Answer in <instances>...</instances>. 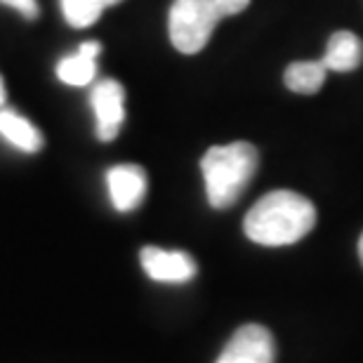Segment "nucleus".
Segmentation results:
<instances>
[{"instance_id": "obj_15", "label": "nucleus", "mask_w": 363, "mask_h": 363, "mask_svg": "<svg viewBox=\"0 0 363 363\" xmlns=\"http://www.w3.org/2000/svg\"><path fill=\"white\" fill-rule=\"evenodd\" d=\"M5 97H7V94H5V85H3V78H0V106L5 104Z\"/></svg>"}, {"instance_id": "obj_9", "label": "nucleus", "mask_w": 363, "mask_h": 363, "mask_svg": "<svg viewBox=\"0 0 363 363\" xmlns=\"http://www.w3.org/2000/svg\"><path fill=\"white\" fill-rule=\"evenodd\" d=\"M0 135L26 154H35V151L43 149L40 130L14 111H0Z\"/></svg>"}, {"instance_id": "obj_13", "label": "nucleus", "mask_w": 363, "mask_h": 363, "mask_svg": "<svg viewBox=\"0 0 363 363\" xmlns=\"http://www.w3.org/2000/svg\"><path fill=\"white\" fill-rule=\"evenodd\" d=\"M213 3L222 17H234V14L243 12L250 5V0H213Z\"/></svg>"}, {"instance_id": "obj_6", "label": "nucleus", "mask_w": 363, "mask_h": 363, "mask_svg": "<svg viewBox=\"0 0 363 363\" xmlns=\"http://www.w3.org/2000/svg\"><path fill=\"white\" fill-rule=\"evenodd\" d=\"M142 269L149 279L158 283H186L196 276V259L182 250H163L147 245L140 252Z\"/></svg>"}, {"instance_id": "obj_2", "label": "nucleus", "mask_w": 363, "mask_h": 363, "mask_svg": "<svg viewBox=\"0 0 363 363\" xmlns=\"http://www.w3.org/2000/svg\"><path fill=\"white\" fill-rule=\"evenodd\" d=\"M259 163L257 149L250 142H231L210 147L201 158V172L206 179L208 203L215 210L231 208L241 199L245 186L255 177Z\"/></svg>"}, {"instance_id": "obj_16", "label": "nucleus", "mask_w": 363, "mask_h": 363, "mask_svg": "<svg viewBox=\"0 0 363 363\" xmlns=\"http://www.w3.org/2000/svg\"><path fill=\"white\" fill-rule=\"evenodd\" d=\"M359 259H361V264H363V234L359 238Z\"/></svg>"}, {"instance_id": "obj_14", "label": "nucleus", "mask_w": 363, "mask_h": 363, "mask_svg": "<svg viewBox=\"0 0 363 363\" xmlns=\"http://www.w3.org/2000/svg\"><path fill=\"white\" fill-rule=\"evenodd\" d=\"M0 3L14 7V10L24 14L26 19H35V17H38V3H35V0H0Z\"/></svg>"}, {"instance_id": "obj_4", "label": "nucleus", "mask_w": 363, "mask_h": 363, "mask_svg": "<svg viewBox=\"0 0 363 363\" xmlns=\"http://www.w3.org/2000/svg\"><path fill=\"white\" fill-rule=\"evenodd\" d=\"M274 359L276 345L269 328L259 323H245L229 337L215 363H274Z\"/></svg>"}, {"instance_id": "obj_7", "label": "nucleus", "mask_w": 363, "mask_h": 363, "mask_svg": "<svg viewBox=\"0 0 363 363\" xmlns=\"http://www.w3.org/2000/svg\"><path fill=\"white\" fill-rule=\"evenodd\" d=\"M108 196L118 213H130L140 208L147 194V172L140 165H116L106 172Z\"/></svg>"}, {"instance_id": "obj_8", "label": "nucleus", "mask_w": 363, "mask_h": 363, "mask_svg": "<svg viewBox=\"0 0 363 363\" xmlns=\"http://www.w3.org/2000/svg\"><path fill=\"white\" fill-rule=\"evenodd\" d=\"M321 62L325 64L328 71H340V74L359 69L363 62V43L352 31L333 33Z\"/></svg>"}, {"instance_id": "obj_5", "label": "nucleus", "mask_w": 363, "mask_h": 363, "mask_svg": "<svg viewBox=\"0 0 363 363\" xmlns=\"http://www.w3.org/2000/svg\"><path fill=\"white\" fill-rule=\"evenodd\" d=\"M92 108L97 118V140L113 142L125 121V90L118 81H99L92 90Z\"/></svg>"}, {"instance_id": "obj_3", "label": "nucleus", "mask_w": 363, "mask_h": 363, "mask_svg": "<svg viewBox=\"0 0 363 363\" xmlns=\"http://www.w3.org/2000/svg\"><path fill=\"white\" fill-rule=\"evenodd\" d=\"M220 19L213 0H175L168 17L170 43L182 55L201 52Z\"/></svg>"}, {"instance_id": "obj_12", "label": "nucleus", "mask_w": 363, "mask_h": 363, "mask_svg": "<svg viewBox=\"0 0 363 363\" xmlns=\"http://www.w3.org/2000/svg\"><path fill=\"white\" fill-rule=\"evenodd\" d=\"M123 0H62V12L71 26L88 28L101 17V12Z\"/></svg>"}, {"instance_id": "obj_11", "label": "nucleus", "mask_w": 363, "mask_h": 363, "mask_svg": "<svg viewBox=\"0 0 363 363\" xmlns=\"http://www.w3.org/2000/svg\"><path fill=\"white\" fill-rule=\"evenodd\" d=\"M97 74V57L83 52L78 48L76 55H69L57 64V78L67 85H88Z\"/></svg>"}, {"instance_id": "obj_10", "label": "nucleus", "mask_w": 363, "mask_h": 363, "mask_svg": "<svg viewBox=\"0 0 363 363\" xmlns=\"http://www.w3.org/2000/svg\"><path fill=\"white\" fill-rule=\"evenodd\" d=\"M325 64L318 62H293L283 74V81L297 94H316L325 83Z\"/></svg>"}, {"instance_id": "obj_1", "label": "nucleus", "mask_w": 363, "mask_h": 363, "mask_svg": "<svg viewBox=\"0 0 363 363\" xmlns=\"http://www.w3.org/2000/svg\"><path fill=\"white\" fill-rule=\"evenodd\" d=\"M316 224V208L302 194L276 189L248 210L243 231L252 243L281 248L302 241Z\"/></svg>"}]
</instances>
